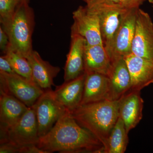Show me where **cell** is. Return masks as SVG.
<instances>
[{
    "mask_svg": "<svg viewBox=\"0 0 153 153\" xmlns=\"http://www.w3.org/2000/svg\"><path fill=\"white\" fill-rule=\"evenodd\" d=\"M0 71L10 74L16 73L9 60L4 55L0 57Z\"/></svg>",
    "mask_w": 153,
    "mask_h": 153,
    "instance_id": "cb8c5ba5",
    "label": "cell"
},
{
    "mask_svg": "<svg viewBox=\"0 0 153 153\" xmlns=\"http://www.w3.org/2000/svg\"><path fill=\"white\" fill-rule=\"evenodd\" d=\"M4 55L9 60L16 74L27 79L34 80L32 68L27 58L9 49Z\"/></svg>",
    "mask_w": 153,
    "mask_h": 153,
    "instance_id": "44dd1931",
    "label": "cell"
},
{
    "mask_svg": "<svg viewBox=\"0 0 153 153\" xmlns=\"http://www.w3.org/2000/svg\"><path fill=\"white\" fill-rule=\"evenodd\" d=\"M27 59L32 68L33 80L43 90L51 89L54 79L60 71L58 66H52L41 58L37 51L33 50Z\"/></svg>",
    "mask_w": 153,
    "mask_h": 153,
    "instance_id": "e0dca14e",
    "label": "cell"
},
{
    "mask_svg": "<svg viewBox=\"0 0 153 153\" xmlns=\"http://www.w3.org/2000/svg\"><path fill=\"white\" fill-rule=\"evenodd\" d=\"M19 153H45L36 145H30L21 147Z\"/></svg>",
    "mask_w": 153,
    "mask_h": 153,
    "instance_id": "4316f807",
    "label": "cell"
},
{
    "mask_svg": "<svg viewBox=\"0 0 153 153\" xmlns=\"http://www.w3.org/2000/svg\"><path fill=\"white\" fill-rule=\"evenodd\" d=\"M150 3H152L153 4V0H148Z\"/></svg>",
    "mask_w": 153,
    "mask_h": 153,
    "instance_id": "f546056e",
    "label": "cell"
},
{
    "mask_svg": "<svg viewBox=\"0 0 153 153\" xmlns=\"http://www.w3.org/2000/svg\"><path fill=\"white\" fill-rule=\"evenodd\" d=\"M85 72H96L108 75L112 62L103 44H85L84 54Z\"/></svg>",
    "mask_w": 153,
    "mask_h": 153,
    "instance_id": "ac0fdd59",
    "label": "cell"
},
{
    "mask_svg": "<svg viewBox=\"0 0 153 153\" xmlns=\"http://www.w3.org/2000/svg\"><path fill=\"white\" fill-rule=\"evenodd\" d=\"M122 0H104L103 3L110 5H120Z\"/></svg>",
    "mask_w": 153,
    "mask_h": 153,
    "instance_id": "83f0119b",
    "label": "cell"
},
{
    "mask_svg": "<svg viewBox=\"0 0 153 153\" xmlns=\"http://www.w3.org/2000/svg\"><path fill=\"white\" fill-rule=\"evenodd\" d=\"M85 72L77 78L57 86L54 91L57 101L69 111L80 105L84 91Z\"/></svg>",
    "mask_w": 153,
    "mask_h": 153,
    "instance_id": "9a60e30c",
    "label": "cell"
},
{
    "mask_svg": "<svg viewBox=\"0 0 153 153\" xmlns=\"http://www.w3.org/2000/svg\"><path fill=\"white\" fill-rule=\"evenodd\" d=\"M139 8L126 9L121 16L118 27L109 44L105 47L111 62L131 53L132 43L135 30Z\"/></svg>",
    "mask_w": 153,
    "mask_h": 153,
    "instance_id": "277c9868",
    "label": "cell"
},
{
    "mask_svg": "<svg viewBox=\"0 0 153 153\" xmlns=\"http://www.w3.org/2000/svg\"><path fill=\"white\" fill-rule=\"evenodd\" d=\"M1 91L13 96L28 107L33 106L44 93L34 80L16 74L0 71Z\"/></svg>",
    "mask_w": 153,
    "mask_h": 153,
    "instance_id": "8992f818",
    "label": "cell"
},
{
    "mask_svg": "<svg viewBox=\"0 0 153 153\" xmlns=\"http://www.w3.org/2000/svg\"><path fill=\"white\" fill-rule=\"evenodd\" d=\"M34 106L39 137L47 134L68 110L57 101L52 89L44 90Z\"/></svg>",
    "mask_w": 153,
    "mask_h": 153,
    "instance_id": "52a82bcc",
    "label": "cell"
},
{
    "mask_svg": "<svg viewBox=\"0 0 153 153\" xmlns=\"http://www.w3.org/2000/svg\"><path fill=\"white\" fill-rule=\"evenodd\" d=\"M10 41L8 35L2 26L0 27V49L1 52L5 54L8 49Z\"/></svg>",
    "mask_w": 153,
    "mask_h": 153,
    "instance_id": "603a6c76",
    "label": "cell"
},
{
    "mask_svg": "<svg viewBox=\"0 0 153 153\" xmlns=\"http://www.w3.org/2000/svg\"><path fill=\"white\" fill-rule=\"evenodd\" d=\"M38 125L34 105L29 107L22 118L7 129L1 131V143H9L19 147L37 145Z\"/></svg>",
    "mask_w": 153,
    "mask_h": 153,
    "instance_id": "5b68a950",
    "label": "cell"
},
{
    "mask_svg": "<svg viewBox=\"0 0 153 153\" xmlns=\"http://www.w3.org/2000/svg\"><path fill=\"white\" fill-rule=\"evenodd\" d=\"M120 102V98L91 102L80 105L70 111L79 125L102 143L104 152L110 134L119 117Z\"/></svg>",
    "mask_w": 153,
    "mask_h": 153,
    "instance_id": "7a4b0ae2",
    "label": "cell"
},
{
    "mask_svg": "<svg viewBox=\"0 0 153 153\" xmlns=\"http://www.w3.org/2000/svg\"><path fill=\"white\" fill-rule=\"evenodd\" d=\"M37 146L45 153H103L104 151L102 143L79 125L68 110L47 134L39 138Z\"/></svg>",
    "mask_w": 153,
    "mask_h": 153,
    "instance_id": "6da1fadb",
    "label": "cell"
},
{
    "mask_svg": "<svg viewBox=\"0 0 153 153\" xmlns=\"http://www.w3.org/2000/svg\"><path fill=\"white\" fill-rule=\"evenodd\" d=\"M143 107L140 91L130 90L121 97L119 117L124 123L128 133L142 119Z\"/></svg>",
    "mask_w": 153,
    "mask_h": 153,
    "instance_id": "7c38bea8",
    "label": "cell"
},
{
    "mask_svg": "<svg viewBox=\"0 0 153 153\" xmlns=\"http://www.w3.org/2000/svg\"><path fill=\"white\" fill-rule=\"evenodd\" d=\"M74 23L71 35H78L85 38L89 45L102 44L100 19L96 10L92 6H79L73 13Z\"/></svg>",
    "mask_w": 153,
    "mask_h": 153,
    "instance_id": "ba28073f",
    "label": "cell"
},
{
    "mask_svg": "<svg viewBox=\"0 0 153 153\" xmlns=\"http://www.w3.org/2000/svg\"><path fill=\"white\" fill-rule=\"evenodd\" d=\"M84 1H85V2H86V3L88 1V0H84Z\"/></svg>",
    "mask_w": 153,
    "mask_h": 153,
    "instance_id": "4dcf8cb0",
    "label": "cell"
},
{
    "mask_svg": "<svg viewBox=\"0 0 153 153\" xmlns=\"http://www.w3.org/2000/svg\"><path fill=\"white\" fill-rule=\"evenodd\" d=\"M131 53L153 62V22L150 15L139 8Z\"/></svg>",
    "mask_w": 153,
    "mask_h": 153,
    "instance_id": "9c48e42d",
    "label": "cell"
},
{
    "mask_svg": "<svg viewBox=\"0 0 153 153\" xmlns=\"http://www.w3.org/2000/svg\"><path fill=\"white\" fill-rule=\"evenodd\" d=\"M20 147L9 143H3L0 145L1 153H20Z\"/></svg>",
    "mask_w": 153,
    "mask_h": 153,
    "instance_id": "484cf974",
    "label": "cell"
},
{
    "mask_svg": "<svg viewBox=\"0 0 153 153\" xmlns=\"http://www.w3.org/2000/svg\"><path fill=\"white\" fill-rule=\"evenodd\" d=\"M128 133L123 120L119 117L108 140L104 153H124L128 144Z\"/></svg>",
    "mask_w": 153,
    "mask_h": 153,
    "instance_id": "ffe728a7",
    "label": "cell"
},
{
    "mask_svg": "<svg viewBox=\"0 0 153 153\" xmlns=\"http://www.w3.org/2000/svg\"><path fill=\"white\" fill-rule=\"evenodd\" d=\"M131 79V90L140 91L153 83V62L130 53L124 57Z\"/></svg>",
    "mask_w": 153,
    "mask_h": 153,
    "instance_id": "4fadbf2b",
    "label": "cell"
},
{
    "mask_svg": "<svg viewBox=\"0 0 153 153\" xmlns=\"http://www.w3.org/2000/svg\"><path fill=\"white\" fill-rule=\"evenodd\" d=\"M108 76L115 100L119 99L131 90V79L124 58H120L112 62V67Z\"/></svg>",
    "mask_w": 153,
    "mask_h": 153,
    "instance_id": "d6986e66",
    "label": "cell"
},
{
    "mask_svg": "<svg viewBox=\"0 0 153 153\" xmlns=\"http://www.w3.org/2000/svg\"><path fill=\"white\" fill-rule=\"evenodd\" d=\"M87 5L94 7L98 13L102 44L104 47H106L118 27L121 16L126 9L120 5L107 4L104 3Z\"/></svg>",
    "mask_w": 153,
    "mask_h": 153,
    "instance_id": "8fae6325",
    "label": "cell"
},
{
    "mask_svg": "<svg viewBox=\"0 0 153 153\" xmlns=\"http://www.w3.org/2000/svg\"><path fill=\"white\" fill-rule=\"evenodd\" d=\"M0 91V129L3 131L16 123L29 107L13 96Z\"/></svg>",
    "mask_w": 153,
    "mask_h": 153,
    "instance_id": "2e32d148",
    "label": "cell"
},
{
    "mask_svg": "<svg viewBox=\"0 0 153 153\" xmlns=\"http://www.w3.org/2000/svg\"><path fill=\"white\" fill-rule=\"evenodd\" d=\"M104 0H88L87 2V4H94V3H103Z\"/></svg>",
    "mask_w": 153,
    "mask_h": 153,
    "instance_id": "f1b7e54d",
    "label": "cell"
},
{
    "mask_svg": "<svg viewBox=\"0 0 153 153\" xmlns=\"http://www.w3.org/2000/svg\"><path fill=\"white\" fill-rule=\"evenodd\" d=\"M35 25L33 9L29 2L22 4L16 10L8 30V49L27 58L33 51L32 36Z\"/></svg>",
    "mask_w": 153,
    "mask_h": 153,
    "instance_id": "3957f363",
    "label": "cell"
},
{
    "mask_svg": "<svg viewBox=\"0 0 153 153\" xmlns=\"http://www.w3.org/2000/svg\"><path fill=\"white\" fill-rule=\"evenodd\" d=\"M71 44L64 67L65 82L70 81L85 72L84 50L86 41L78 35H71Z\"/></svg>",
    "mask_w": 153,
    "mask_h": 153,
    "instance_id": "5bb4252c",
    "label": "cell"
},
{
    "mask_svg": "<svg viewBox=\"0 0 153 153\" xmlns=\"http://www.w3.org/2000/svg\"><path fill=\"white\" fill-rule=\"evenodd\" d=\"M146 0H122L120 6L127 10L139 8Z\"/></svg>",
    "mask_w": 153,
    "mask_h": 153,
    "instance_id": "d4e9b609",
    "label": "cell"
},
{
    "mask_svg": "<svg viewBox=\"0 0 153 153\" xmlns=\"http://www.w3.org/2000/svg\"><path fill=\"white\" fill-rule=\"evenodd\" d=\"M85 73L83 96L80 105L103 100H115L107 75L96 72Z\"/></svg>",
    "mask_w": 153,
    "mask_h": 153,
    "instance_id": "30bf717a",
    "label": "cell"
},
{
    "mask_svg": "<svg viewBox=\"0 0 153 153\" xmlns=\"http://www.w3.org/2000/svg\"><path fill=\"white\" fill-rule=\"evenodd\" d=\"M30 0H0V22L5 31L8 29L17 9Z\"/></svg>",
    "mask_w": 153,
    "mask_h": 153,
    "instance_id": "7402d4cb",
    "label": "cell"
}]
</instances>
